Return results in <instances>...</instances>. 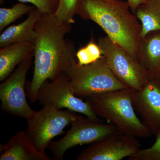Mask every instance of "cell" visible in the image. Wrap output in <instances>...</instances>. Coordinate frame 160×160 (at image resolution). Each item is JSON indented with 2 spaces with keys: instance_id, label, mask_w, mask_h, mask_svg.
<instances>
[{
  "instance_id": "cell-1",
  "label": "cell",
  "mask_w": 160,
  "mask_h": 160,
  "mask_svg": "<svg viewBox=\"0 0 160 160\" xmlns=\"http://www.w3.org/2000/svg\"><path fill=\"white\" fill-rule=\"evenodd\" d=\"M34 68L31 82H26V94L30 102L37 101L38 92L45 81L65 73L76 62L73 42L65 38L71 24L61 23L54 15L43 13L36 23Z\"/></svg>"
},
{
  "instance_id": "cell-2",
  "label": "cell",
  "mask_w": 160,
  "mask_h": 160,
  "mask_svg": "<svg viewBox=\"0 0 160 160\" xmlns=\"http://www.w3.org/2000/svg\"><path fill=\"white\" fill-rule=\"evenodd\" d=\"M127 2L120 0H78L77 14L97 24L112 40L138 61L142 25L129 11Z\"/></svg>"
},
{
  "instance_id": "cell-3",
  "label": "cell",
  "mask_w": 160,
  "mask_h": 160,
  "mask_svg": "<svg viewBox=\"0 0 160 160\" xmlns=\"http://www.w3.org/2000/svg\"><path fill=\"white\" fill-rule=\"evenodd\" d=\"M133 91L128 88L92 95L86 101L98 117L113 124L119 131L136 138L150 137L151 132L136 113Z\"/></svg>"
},
{
  "instance_id": "cell-4",
  "label": "cell",
  "mask_w": 160,
  "mask_h": 160,
  "mask_svg": "<svg viewBox=\"0 0 160 160\" xmlns=\"http://www.w3.org/2000/svg\"><path fill=\"white\" fill-rule=\"evenodd\" d=\"M65 73L78 98H86L92 95L129 88L115 76L103 56L88 65H81L76 62Z\"/></svg>"
},
{
  "instance_id": "cell-5",
  "label": "cell",
  "mask_w": 160,
  "mask_h": 160,
  "mask_svg": "<svg viewBox=\"0 0 160 160\" xmlns=\"http://www.w3.org/2000/svg\"><path fill=\"white\" fill-rule=\"evenodd\" d=\"M98 45L109 69L121 82L139 90L149 82L151 76L139 62L108 36L100 38Z\"/></svg>"
},
{
  "instance_id": "cell-6",
  "label": "cell",
  "mask_w": 160,
  "mask_h": 160,
  "mask_svg": "<svg viewBox=\"0 0 160 160\" xmlns=\"http://www.w3.org/2000/svg\"><path fill=\"white\" fill-rule=\"evenodd\" d=\"M75 112L49 105L43 106L27 120L26 134L39 151L46 153V148L52 139L64 133L65 127L77 117Z\"/></svg>"
},
{
  "instance_id": "cell-7",
  "label": "cell",
  "mask_w": 160,
  "mask_h": 160,
  "mask_svg": "<svg viewBox=\"0 0 160 160\" xmlns=\"http://www.w3.org/2000/svg\"><path fill=\"white\" fill-rule=\"evenodd\" d=\"M70 125L71 128L62 138L52 141L48 145L47 148L53 154V159L63 160L68 149L96 142L118 131L111 123L94 121L81 115H77Z\"/></svg>"
},
{
  "instance_id": "cell-8",
  "label": "cell",
  "mask_w": 160,
  "mask_h": 160,
  "mask_svg": "<svg viewBox=\"0 0 160 160\" xmlns=\"http://www.w3.org/2000/svg\"><path fill=\"white\" fill-rule=\"evenodd\" d=\"M37 101L43 106L49 105L59 109L66 108L82 113L92 120L101 121L86 101L75 95L66 73L50 82L45 81L39 89Z\"/></svg>"
},
{
  "instance_id": "cell-9",
  "label": "cell",
  "mask_w": 160,
  "mask_h": 160,
  "mask_svg": "<svg viewBox=\"0 0 160 160\" xmlns=\"http://www.w3.org/2000/svg\"><path fill=\"white\" fill-rule=\"evenodd\" d=\"M32 58L25 60L0 85L1 106L4 111L27 120L35 112L27 102L25 86L27 72Z\"/></svg>"
},
{
  "instance_id": "cell-10",
  "label": "cell",
  "mask_w": 160,
  "mask_h": 160,
  "mask_svg": "<svg viewBox=\"0 0 160 160\" xmlns=\"http://www.w3.org/2000/svg\"><path fill=\"white\" fill-rule=\"evenodd\" d=\"M141 145L137 138L116 132L92 143L76 158L77 160H121L135 154Z\"/></svg>"
},
{
  "instance_id": "cell-11",
  "label": "cell",
  "mask_w": 160,
  "mask_h": 160,
  "mask_svg": "<svg viewBox=\"0 0 160 160\" xmlns=\"http://www.w3.org/2000/svg\"><path fill=\"white\" fill-rule=\"evenodd\" d=\"M132 102L135 111L152 135L160 134V80L151 77L144 88L133 90Z\"/></svg>"
},
{
  "instance_id": "cell-12",
  "label": "cell",
  "mask_w": 160,
  "mask_h": 160,
  "mask_svg": "<svg viewBox=\"0 0 160 160\" xmlns=\"http://www.w3.org/2000/svg\"><path fill=\"white\" fill-rule=\"evenodd\" d=\"M0 160H51L46 153L40 152L26 134L20 131L0 145Z\"/></svg>"
},
{
  "instance_id": "cell-13",
  "label": "cell",
  "mask_w": 160,
  "mask_h": 160,
  "mask_svg": "<svg viewBox=\"0 0 160 160\" xmlns=\"http://www.w3.org/2000/svg\"><path fill=\"white\" fill-rule=\"evenodd\" d=\"M34 42L15 43L0 49V81L6 79L15 68L27 59L33 58Z\"/></svg>"
},
{
  "instance_id": "cell-14",
  "label": "cell",
  "mask_w": 160,
  "mask_h": 160,
  "mask_svg": "<svg viewBox=\"0 0 160 160\" xmlns=\"http://www.w3.org/2000/svg\"><path fill=\"white\" fill-rule=\"evenodd\" d=\"M42 13L35 7L28 13L25 21L6 29L0 35V47L15 43L34 42L36 37L35 25Z\"/></svg>"
},
{
  "instance_id": "cell-15",
  "label": "cell",
  "mask_w": 160,
  "mask_h": 160,
  "mask_svg": "<svg viewBox=\"0 0 160 160\" xmlns=\"http://www.w3.org/2000/svg\"><path fill=\"white\" fill-rule=\"evenodd\" d=\"M138 59L151 77L160 72V31L150 32L141 38Z\"/></svg>"
},
{
  "instance_id": "cell-16",
  "label": "cell",
  "mask_w": 160,
  "mask_h": 160,
  "mask_svg": "<svg viewBox=\"0 0 160 160\" xmlns=\"http://www.w3.org/2000/svg\"><path fill=\"white\" fill-rule=\"evenodd\" d=\"M134 15L142 25L141 38L150 32L160 31V0H148L138 7Z\"/></svg>"
},
{
  "instance_id": "cell-17",
  "label": "cell",
  "mask_w": 160,
  "mask_h": 160,
  "mask_svg": "<svg viewBox=\"0 0 160 160\" xmlns=\"http://www.w3.org/2000/svg\"><path fill=\"white\" fill-rule=\"evenodd\" d=\"M35 6H28L25 3H17L11 8H0V32L3 29L24 15L29 13L35 8Z\"/></svg>"
},
{
  "instance_id": "cell-18",
  "label": "cell",
  "mask_w": 160,
  "mask_h": 160,
  "mask_svg": "<svg viewBox=\"0 0 160 160\" xmlns=\"http://www.w3.org/2000/svg\"><path fill=\"white\" fill-rule=\"evenodd\" d=\"M102 51L98 45L92 39L85 47L76 52L78 62L81 65H86L98 61L102 57Z\"/></svg>"
},
{
  "instance_id": "cell-19",
  "label": "cell",
  "mask_w": 160,
  "mask_h": 160,
  "mask_svg": "<svg viewBox=\"0 0 160 160\" xmlns=\"http://www.w3.org/2000/svg\"><path fill=\"white\" fill-rule=\"evenodd\" d=\"M78 0H59L56 11L53 14L61 23L72 24L75 22L74 16L77 14Z\"/></svg>"
},
{
  "instance_id": "cell-20",
  "label": "cell",
  "mask_w": 160,
  "mask_h": 160,
  "mask_svg": "<svg viewBox=\"0 0 160 160\" xmlns=\"http://www.w3.org/2000/svg\"><path fill=\"white\" fill-rule=\"evenodd\" d=\"M128 160H160V134L156 137L153 145L146 149H140L128 158Z\"/></svg>"
},
{
  "instance_id": "cell-21",
  "label": "cell",
  "mask_w": 160,
  "mask_h": 160,
  "mask_svg": "<svg viewBox=\"0 0 160 160\" xmlns=\"http://www.w3.org/2000/svg\"><path fill=\"white\" fill-rule=\"evenodd\" d=\"M21 2L29 3L44 13L54 14L58 6L59 0H18ZM3 0H0L1 3Z\"/></svg>"
},
{
  "instance_id": "cell-22",
  "label": "cell",
  "mask_w": 160,
  "mask_h": 160,
  "mask_svg": "<svg viewBox=\"0 0 160 160\" xmlns=\"http://www.w3.org/2000/svg\"><path fill=\"white\" fill-rule=\"evenodd\" d=\"M148 0H127V2L129 4L130 9L133 14H134L136 10L141 4L146 2Z\"/></svg>"
},
{
  "instance_id": "cell-23",
  "label": "cell",
  "mask_w": 160,
  "mask_h": 160,
  "mask_svg": "<svg viewBox=\"0 0 160 160\" xmlns=\"http://www.w3.org/2000/svg\"><path fill=\"white\" fill-rule=\"evenodd\" d=\"M157 77L160 80V72L159 73V74H158V76Z\"/></svg>"
}]
</instances>
